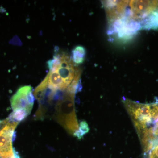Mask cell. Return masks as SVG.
Listing matches in <instances>:
<instances>
[{
	"instance_id": "6da1fadb",
	"label": "cell",
	"mask_w": 158,
	"mask_h": 158,
	"mask_svg": "<svg viewBox=\"0 0 158 158\" xmlns=\"http://www.w3.org/2000/svg\"><path fill=\"white\" fill-rule=\"evenodd\" d=\"M141 142L144 158H158V102L123 100Z\"/></svg>"
},
{
	"instance_id": "7a4b0ae2",
	"label": "cell",
	"mask_w": 158,
	"mask_h": 158,
	"mask_svg": "<svg viewBox=\"0 0 158 158\" xmlns=\"http://www.w3.org/2000/svg\"><path fill=\"white\" fill-rule=\"evenodd\" d=\"M19 123L7 119L0 130V158H20L12 144L15 136V131Z\"/></svg>"
},
{
	"instance_id": "3957f363",
	"label": "cell",
	"mask_w": 158,
	"mask_h": 158,
	"mask_svg": "<svg viewBox=\"0 0 158 158\" xmlns=\"http://www.w3.org/2000/svg\"><path fill=\"white\" fill-rule=\"evenodd\" d=\"M35 98L30 86L21 87L11 99V107L13 111L24 110L31 113L34 106Z\"/></svg>"
},
{
	"instance_id": "277c9868",
	"label": "cell",
	"mask_w": 158,
	"mask_h": 158,
	"mask_svg": "<svg viewBox=\"0 0 158 158\" xmlns=\"http://www.w3.org/2000/svg\"><path fill=\"white\" fill-rule=\"evenodd\" d=\"M31 113L24 110H18L13 111L7 118L9 121L19 123L25 119Z\"/></svg>"
},
{
	"instance_id": "5b68a950",
	"label": "cell",
	"mask_w": 158,
	"mask_h": 158,
	"mask_svg": "<svg viewBox=\"0 0 158 158\" xmlns=\"http://www.w3.org/2000/svg\"><path fill=\"white\" fill-rule=\"evenodd\" d=\"M85 56V50L82 46H78L73 52V61L77 64L83 63Z\"/></svg>"
}]
</instances>
